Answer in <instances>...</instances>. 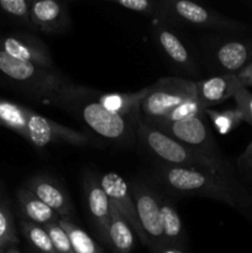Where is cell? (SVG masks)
<instances>
[{
    "label": "cell",
    "mask_w": 252,
    "mask_h": 253,
    "mask_svg": "<svg viewBox=\"0 0 252 253\" xmlns=\"http://www.w3.org/2000/svg\"><path fill=\"white\" fill-rule=\"evenodd\" d=\"M236 172L167 167L160 163L153 166L155 178L170 194L216 200L252 217V189Z\"/></svg>",
    "instance_id": "1"
},
{
    "label": "cell",
    "mask_w": 252,
    "mask_h": 253,
    "mask_svg": "<svg viewBox=\"0 0 252 253\" xmlns=\"http://www.w3.org/2000/svg\"><path fill=\"white\" fill-rule=\"evenodd\" d=\"M136 136L143 148L157 163L167 167L198 168L211 170H236L227 160L215 161L185 147L142 118L136 120Z\"/></svg>",
    "instance_id": "2"
},
{
    "label": "cell",
    "mask_w": 252,
    "mask_h": 253,
    "mask_svg": "<svg viewBox=\"0 0 252 253\" xmlns=\"http://www.w3.org/2000/svg\"><path fill=\"white\" fill-rule=\"evenodd\" d=\"M158 19L168 24L172 22L215 31L242 32L246 30V25L242 22L190 0H161Z\"/></svg>",
    "instance_id": "3"
},
{
    "label": "cell",
    "mask_w": 252,
    "mask_h": 253,
    "mask_svg": "<svg viewBox=\"0 0 252 253\" xmlns=\"http://www.w3.org/2000/svg\"><path fill=\"white\" fill-rule=\"evenodd\" d=\"M95 93L96 90L89 88L83 96L72 101L66 110L78 115L88 127L101 137L115 142H128L132 136V127L128 119L101 106L96 101Z\"/></svg>",
    "instance_id": "4"
},
{
    "label": "cell",
    "mask_w": 252,
    "mask_h": 253,
    "mask_svg": "<svg viewBox=\"0 0 252 253\" xmlns=\"http://www.w3.org/2000/svg\"><path fill=\"white\" fill-rule=\"evenodd\" d=\"M195 98V82L179 77L160 78L150 85L141 104V118L147 121L161 120L177 106Z\"/></svg>",
    "instance_id": "5"
},
{
    "label": "cell",
    "mask_w": 252,
    "mask_h": 253,
    "mask_svg": "<svg viewBox=\"0 0 252 253\" xmlns=\"http://www.w3.org/2000/svg\"><path fill=\"white\" fill-rule=\"evenodd\" d=\"M147 123L172 137L173 140L182 143L185 147L190 148L210 160H226L217 142L215 141L211 131L208 128L204 115L195 116V118L188 119V120L175 121V123H168V121L162 120L147 121Z\"/></svg>",
    "instance_id": "6"
},
{
    "label": "cell",
    "mask_w": 252,
    "mask_h": 253,
    "mask_svg": "<svg viewBox=\"0 0 252 253\" xmlns=\"http://www.w3.org/2000/svg\"><path fill=\"white\" fill-rule=\"evenodd\" d=\"M21 137L36 148H43L57 143L74 146H85L90 143V137L85 133L61 125L29 108H26L25 113V125Z\"/></svg>",
    "instance_id": "7"
},
{
    "label": "cell",
    "mask_w": 252,
    "mask_h": 253,
    "mask_svg": "<svg viewBox=\"0 0 252 253\" xmlns=\"http://www.w3.org/2000/svg\"><path fill=\"white\" fill-rule=\"evenodd\" d=\"M131 195L135 203L136 214L148 246L155 250L165 249L162 219H161V200L162 198L146 183L133 182L130 185Z\"/></svg>",
    "instance_id": "8"
},
{
    "label": "cell",
    "mask_w": 252,
    "mask_h": 253,
    "mask_svg": "<svg viewBox=\"0 0 252 253\" xmlns=\"http://www.w3.org/2000/svg\"><path fill=\"white\" fill-rule=\"evenodd\" d=\"M152 35L158 48L177 68L188 74L197 73V62L192 49L167 22L161 19H153Z\"/></svg>",
    "instance_id": "9"
},
{
    "label": "cell",
    "mask_w": 252,
    "mask_h": 253,
    "mask_svg": "<svg viewBox=\"0 0 252 253\" xmlns=\"http://www.w3.org/2000/svg\"><path fill=\"white\" fill-rule=\"evenodd\" d=\"M0 49L19 61L43 68H56L47 44L30 32L0 36Z\"/></svg>",
    "instance_id": "10"
},
{
    "label": "cell",
    "mask_w": 252,
    "mask_h": 253,
    "mask_svg": "<svg viewBox=\"0 0 252 253\" xmlns=\"http://www.w3.org/2000/svg\"><path fill=\"white\" fill-rule=\"evenodd\" d=\"M24 188L51 208L61 219L72 220L74 216V207L68 192L56 178L48 174L32 175L25 182Z\"/></svg>",
    "instance_id": "11"
},
{
    "label": "cell",
    "mask_w": 252,
    "mask_h": 253,
    "mask_svg": "<svg viewBox=\"0 0 252 253\" xmlns=\"http://www.w3.org/2000/svg\"><path fill=\"white\" fill-rule=\"evenodd\" d=\"M99 178H100V184L104 192L106 193L109 200H110V204L115 207L119 210V212L125 217V220L128 222L133 232L137 235L141 242L147 245L145 234H143L140 222H138L135 203H133L132 195H131L128 183L121 175L114 172L104 173Z\"/></svg>",
    "instance_id": "12"
},
{
    "label": "cell",
    "mask_w": 252,
    "mask_h": 253,
    "mask_svg": "<svg viewBox=\"0 0 252 253\" xmlns=\"http://www.w3.org/2000/svg\"><path fill=\"white\" fill-rule=\"evenodd\" d=\"M32 29L44 34L56 35L66 32L71 26V14L66 1L36 0L30 7Z\"/></svg>",
    "instance_id": "13"
},
{
    "label": "cell",
    "mask_w": 252,
    "mask_h": 253,
    "mask_svg": "<svg viewBox=\"0 0 252 253\" xmlns=\"http://www.w3.org/2000/svg\"><path fill=\"white\" fill-rule=\"evenodd\" d=\"M88 211L96 232L105 244L109 245V225H110V200L100 184V178L94 173H86L83 178Z\"/></svg>",
    "instance_id": "14"
},
{
    "label": "cell",
    "mask_w": 252,
    "mask_h": 253,
    "mask_svg": "<svg viewBox=\"0 0 252 253\" xmlns=\"http://www.w3.org/2000/svg\"><path fill=\"white\" fill-rule=\"evenodd\" d=\"M241 85L237 74H219L210 78L195 82V98L203 108L211 109L212 106L234 98L237 88Z\"/></svg>",
    "instance_id": "15"
},
{
    "label": "cell",
    "mask_w": 252,
    "mask_h": 253,
    "mask_svg": "<svg viewBox=\"0 0 252 253\" xmlns=\"http://www.w3.org/2000/svg\"><path fill=\"white\" fill-rule=\"evenodd\" d=\"M252 42L242 39H225L214 48V61L222 74H237L251 62Z\"/></svg>",
    "instance_id": "16"
},
{
    "label": "cell",
    "mask_w": 252,
    "mask_h": 253,
    "mask_svg": "<svg viewBox=\"0 0 252 253\" xmlns=\"http://www.w3.org/2000/svg\"><path fill=\"white\" fill-rule=\"evenodd\" d=\"M150 85L135 93H95V99L101 106L109 111L124 118H136L141 114V104L147 95Z\"/></svg>",
    "instance_id": "17"
},
{
    "label": "cell",
    "mask_w": 252,
    "mask_h": 253,
    "mask_svg": "<svg viewBox=\"0 0 252 253\" xmlns=\"http://www.w3.org/2000/svg\"><path fill=\"white\" fill-rule=\"evenodd\" d=\"M16 198L20 210L27 221L44 227L49 224H56L61 220V217L51 208L47 207L42 200H40L26 188H20L16 193Z\"/></svg>",
    "instance_id": "18"
},
{
    "label": "cell",
    "mask_w": 252,
    "mask_h": 253,
    "mask_svg": "<svg viewBox=\"0 0 252 253\" xmlns=\"http://www.w3.org/2000/svg\"><path fill=\"white\" fill-rule=\"evenodd\" d=\"M111 205V204H110ZM109 245L116 253H131L135 245L133 230L125 217L111 205L110 225H109Z\"/></svg>",
    "instance_id": "19"
},
{
    "label": "cell",
    "mask_w": 252,
    "mask_h": 253,
    "mask_svg": "<svg viewBox=\"0 0 252 253\" xmlns=\"http://www.w3.org/2000/svg\"><path fill=\"white\" fill-rule=\"evenodd\" d=\"M161 219H162L163 239L166 247L177 249L184 241V229L182 220L174 205L168 200H161Z\"/></svg>",
    "instance_id": "20"
},
{
    "label": "cell",
    "mask_w": 252,
    "mask_h": 253,
    "mask_svg": "<svg viewBox=\"0 0 252 253\" xmlns=\"http://www.w3.org/2000/svg\"><path fill=\"white\" fill-rule=\"evenodd\" d=\"M58 224L68 235L72 247L76 253H103L98 244L72 220L61 219Z\"/></svg>",
    "instance_id": "21"
},
{
    "label": "cell",
    "mask_w": 252,
    "mask_h": 253,
    "mask_svg": "<svg viewBox=\"0 0 252 253\" xmlns=\"http://www.w3.org/2000/svg\"><path fill=\"white\" fill-rule=\"evenodd\" d=\"M26 106L0 98V125L21 136L25 125Z\"/></svg>",
    "instance_id": "22"
},
{
    "label": "cell",
    "mask_w": 252,
    "mask_h": 253,
    "mask_svg": "<svg viewBox=\"0 0 252 253\" xmlns=\"http://www.w3.org/2000/svg\"><path fill=\"white\" fill-rule=\"evenodd\" d=\"M20 227L25 239L39 253H57L51 241L48 232L41 225L34 224L27 220L20 222Z\"/></svg>",
    "instance_id": "23"
},
{
    "label": "cell",
    "mask_w": 252,
    "mask_h": 253,
    "mask_svg": "<svg viewBox=\"0 0 252 253\" xmlns=\"http://www.w3.org/2000/svg\"><path fill=\"white\" fill-rule=\"evenodd\" d=\"M204 114L211 120L215 130L220 135H226V133L231 132L242 121H245L244 115L237 106L221 111L215 110V109H207Z\"/></svg>",
    "instance_id": "24"
},
{
    "label": "cell",
    "mask_w": 252,
    "mask_h": 253,
    "mask_svg": "<svg viewBox=\"0 0 252 253\" xmlns=\"http://www.w3.org/2000/svg\"><path fill=\"white\" fill-rule=\"evenodd\" d=\"M19 242L10 208L0 194V249H10Z\"/></svg>",
    "instance_id": "25"
},
{
    "label": "cell",
    "mask_w": 252,
    "mask_h": 253,
    "mask_svg": "<svg viewBox=\"0 0 252 253\" xmlns=\"http://www.w3.org/2000/svg\"><path fill=\"white\" fill-rule=\"evenodd\" d=\"M29 0H0V10L17 24L32 29Z\"/></svg>",
    "instance_id": "26"
},
{
    "label": "cell",
    "mask_w": 252,
    "mask_h": 253,
    "mask_svg": "<svg viewBox=\"0 0 252 253\" xmlns=\"http://www.w3.org/2000/svg\"><path fill=\"white\" fill-rule=\"evenodd\" d=\"M205 109L203 108L202 104L197 100V98H192L189 100L184 101L179 106L170 111L167 116L161 119L162 121H168V123H175V121L188 120V119L195 118V116L204 115ZM156 121V120H155Z\"/></svg>",
    "instance_id": "27"
},
{
    "label": "cell",
    "mask_w": 252,
    "mask_h": 253,
    "mask_svg": "<svg viewBox=\"0 0 252 253\" xmlns=\"http://www.w3.org/2000/svg\"><path fill=\"white\" fill-rule=\"evenodd\" d=\"M114 4L137 14L151 16L152 19L160 17V1L152 0H114Z\"/></svg>",
    "instance_id": "28"
},
{
    "label": "cell",
    "mask_w": 252,
    "mask_h": 253,
    "mask_svg": "<svg viewBox=\"0 0 252 253\" xmlns=\"http://www.w3.org/2000/svg\"><path fill=\"white\" fill-rule=\"evenodd\" d=\"M44 229L48 232L52 244H53V247L57 253H76L73 247H72L68 235L59 226L58 222L47 225V226H44Z\"/></svg>",
    "instance_id": "29"
},
{
    "label": "cell",
    "mask_w": 252,
    "mask_h": 253,
    "mask_svg": "<svg viewBox=\"0 0 252 253\" xmlns=\"http://www.w3.org/2000/svg\"><path fill=\"white\" fill-rule=\"evenodd\" d=\"M234 99L236 106L244 115V120L252 127V91L241 84L237 88Z\"/></svg>",
    "instance_id": "30"
},
{
    "label": "cell",
    "mask_w": 252,
    "mask_h": 253,
    "mask_svg": "<svg viewBox=\"0 0 252 253\" xmlns=\"http://www.w3.org/2000/svg\"><path fill=\"white\" fill-rule=\"evenodd\" d=\"M236 170L241 175L242 182L252 184V141L237 158Z\"/></svg>",
    "instance_id": "31"
},
{
    "label": "cell",
    "mask_w": 252,
    "mask_h": 253,
    "mask_svg": "<svg viewBox=\"0 0 252 253\" xmlns=\"http://www.w3.org/2000/svg\"><path fill=\"white\" fill-rule=\"evenodd\" d=\"M237 78H239L240 83L246 88L252 86V61L237 73Z\"/></svg>",
    "instance_id": "32"
},
{
    "label": "cell",
    "mask_w": 252,
    "mask_h": 253,
    "mask_svg": "<svg viewBox=\"0 0 252 253\" xmlns=\"http://www.w3.org/2000/svg\"><path fill=\"white\" fill-rule=\"evenodd\" d=\"M6 253H21V252H20L17 249H15V247H10V249L6 250Z\"/></svg>",
    "instance_id": "33"
},
{
    "label": "cell",
    "mask_w": 252,
    "mask_h": 253,
    "mask_svg": "<svg viewBox=\"0 0 252 253\" xmlns=\"http://www.w3.org/2000/svg\"><path fill=\"white\" fill-rule=\"evenodd\" d=\"M0 253H6V251H5V250H2V249H0Z\"/></svg>",
    "instance_id": "34"
}]
</instances>
